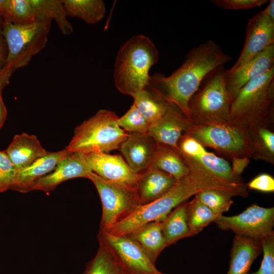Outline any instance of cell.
Returning a JSON list of instances; mask_svg holds the SVG:
<instances>
[{
  "instance_id": "cell-1",
  "label": "cell",
  "mask_w": 274,
  "mask_h": 274,
  "mask_svg": "<svg viewBox=\"0 0 274 274\" xmlns=\"http://www.w3.org/2000/svg\"><path fill=\"white\" fill-rule=\"evenodd\" d=\"M231 60L218 44L209 40L189 50L183 63L170 76H150L148 86L161 93L190 120L188 104L203 79Z\"/></svg>"
},
{
  "instance_id": "cell-2",
  "label": "cell",
  "mask_w": 274,
  "mask_h": 274,
  "mask_svg": "<svg viewBox=\"0 0 274 274\" xmlns=\"http://www.w3.org/2000/svg\"><path fill=\"white\" fill-rule=\"evenodd\" d=\"M158 59V51L149 38L138 35L129 39L121 46L116 58L113 77L117 89L131 96L146 88L150 70Z\"/></svg>"
},
{
  "instance_id": "cell-3",
  "label": "cell",
  "mask_w": 274,
  "mask_h": 274,
  "mask_svg": "<svg viewBox=\"0 0 274 274\" xmlns=\"http://www.w3.org/2000/svg\"><path fill=\"white\" fill-rule=\"evenodd\" d=\"M274 66L247 83L232 100L229 122L244 129L272 121Z\"/></svg>"
},
{
  "instance_id": "cell-4",
  "label": "cell",
  "mask_w": 274,
  "mask_h": 274,
  "mask_svg": "<svg viewBox=\"0 0 274 274\" xmlns=\"http://www.w3.org/2000/svg\"><path fill=\"white\" fill-rule=\"evenodd\" d=\"M113 111L101 109L79 125L65 148L69 153H107L119 149L128 133L118 124Z\"/></svg>"
},
{
  "instance_id": "cell-5",
  "label": "cell",
  "mask_w": 274,
  "mask_h": 274,
  "mask_svg": "<svg viewBox=\"0 0 274 274\" xmlns=\"http://www.w3.org/2000/svg\"><path fill=\"white\" fill-rule=\"evenodd\" d=\"M226 71L222 66L211 72L190 98L188 107L192 123L229 122L232 100L226 87Z\"/></svg>"
},
{
  "instance_id": "cell-6",
  "label": "cell",
  "mask_w": 274,
  "mask_h": 274,
  "mask_svg": "<svg viewBox=\"0 0 274 274\" xmlns=\"http://www.w3.org/2000/svg\"><path fill=\"white\" fill-rule=\"evenodd\" d=\"M198 191L188 176L184 177L160 198L139 206L125 218L102 230L113 235H124L147 223L162 221L174 209Z\"/></svg>"
},
{
  "instance_id": "cell-7",
  "label": "cell",
  "mask_w": 274,
  "mask_h": 274,
  "mask_svg": "<svg viewBox=\"0 0 274 274\" xmlns=\"http://www.w3.org/2000/svg\"><path fill=\"white\" fill-rule=\"evenodd\" d=\"M52 20L38 18L34 22L17 25L3 22L2 31L8 47L6 67L14 71L26 66L45 47Z\"/></svg>"
},
{
  "instance_id": "cell-8",
  "label": "cell",
  "mask_w": 274,
  "mask_h": 274,
  "mask_svg": "<svg viewBox=\"0 0 274 274\" xmlns=\"http://www.w3.org/2000/svg\"><path fill=\"white\" fill-rule=\"evenodd\" d=\"M184 133L227 157L249 158L246 130L231 123H192Z\"/></svg>"
},
{
  "instance_id": "cell-9",
  "label": "cell",
  "mask_w": 274,
  "mask_h": 274,
  "mask_svg": "<svg viewBox=\"0 0 274 274\" xmlns=\"http://www.w3.org/2000/svg\"><path fill=\"white\" fill-rule=\"evenodd\" d=\"M87 178L94 184L101 201L100 229L110 228L141 206L135 190L106 180L92 172L88 174Z\"/></svg>"
},
{
  "instance_id": "cell-10",
  "label": "cell",
  "mask_w": 274,
  "mask_h": 274,
  "mask_svg": "<svg viewBox=\"0 0 274 274\" xmlns=\"http://www.w3.org/2000/svg\"><path fill=\"white\" fill-rule=\"evenodd\" d=\"M97 237L115 256L124 274H166L157 268L142 248L128 235H115L99 229Z\"/></svg>"
},
{
  "instance_id": "cell-11",
  "label": "cell",
  "mask_w": 274,
  "mask_h": 274,
  "mask_svg": "<svg viewBox=\"0 0 274 274\" xmlns=\"http://www.w3.org/2000/svg\"><path fill=\"white\" fill-rule=\"evenodd\" d=\"M214 223L223 230L261 241L273 232L274 208L254 204L238 215H221Z\"/></svg>"
},
{
  "instance_id": "cell-12",
  "label": "cell",
  "mask_w": 274,
  "mask_h": 274,
  "mask_svg": "<svg viewBox=\"0 0 274 274\" xmlns=\"http://www.w3.org/2000/svg\"><path fill=\"white\" fill-rule=\"evenodd\" d=\"M92 172L101 178L136 191L140 174L133 172L122 156L107 153L83 154Z\"/></svg>"
},
{
  "instance_id": "cell-13",
  "label": "cell",
  "mask_w": 274,
  "mask_h": 274,
  "mask_svg": "<svg viewBox=\"0 0 274 274\" xmlns=\"http://www.w3.org/2000/svg\"><path fill=\"white\" fill-rule=\"evenodd\" d=\"M179 153L189 157L214 175L227 181L244 183L241 176L235 175L229 162L222 157L208 151L200 143L184 133L178 143Z\"/></svg>"
},
{
  "instance_id": "cell-14",
  "label": "cell",
  "mask_w": 274,
  "mask_h": 274,
  "mask_svg": "<svg viewBox=\"0 0 274 274\" xmlns=\"http://www.w3.org/2000/svg\"><path fill=\"white\" fill-rule=\"evenodd\" d=\"M272 45H274V23L261 11L249 20L243 50L230 69L238 67Z\"/></svg>"
},
{
  "instance_id": "cell-15",
  "label": "cell",
  "mask_w": 274,
  "mask_h": 274,
  "mask_svg": "<svg viewBox=\"0 0 274 274\" xmlns=\"http://www.w3.org/2000/svg\"><path fill=\"white\" fill-rule=\"evenodd\" d=\"M274 66V45L269 46L234 69L226 70V87L231 100L251 80Z\"/></svg>"
},
{
  "instance_id": "cell-16",
  "label": "cell",
  "mask_w": 274,
  "mask_h": 274,
  "mask_svg": "<svg viewBox=\"0 0 274 274\" xmlns=\"http://www.w3.org/2000/svg\"><path fill=\"white\" fill-rule=\"evenodd\" d=\"M192 124L179 108L170 103L163 117L150 125L147 133L156 143L168 146L178 151L180 139Z\"/></svg>"
},
{
  "instance_id": "cell-17",
  "label": "cell",
  "mask_w": 274,
  "mask_h": 274,
  "mask_svg": "<svg viewBox=\"0 0 274 274\" xmlns=\"http://www.w3.org/2000/svg\"><path fill=\"white\" fill-rule=\"evenodd\" d=\"M157 144L147 133H128L119 150L131 169L140 174L151 166Z\"/></svg>"
},
{
  "instance_id": "cell-18",
  "label": "cell",
  "mask_w": 274,
  "mask_h": 274,
  "mask_svg": "<svg viewBox=\"0 0 274 274\" xmlns=\"http://www.w3.org/2000/svg\"><path fill=\"white\" fill-rule=\"evenodd\" d=\"M90 172L92 170L85 161L83 154L68 153L53 171L37 182L31 191L49 192L66 180L76 178H87Z\"/></svg>"
},
{
  "instance_id": "cell-19",
  "label": "cell",
  "mask_w": 274,
  "mask_h": 274,
  "mask_svg": "<svg viewBox=\"0 0 274 274\" xmlns=\"http://www.w3.org/2000/svg\"><path fill=\"white\" fill-rule=\"evenodd\" d=\"M181 156L188 168V176L198 191L216 190L232 197H245L248 195L249 189L245 183H236L223 179L206 169L194 160L187 156Z\"/></svg>"
},
{
  "instance_id": "cell-20",
  "label": "cell",
  "mask_w": 274,
  "mask_h": 274,
  "mask_svg": "<svg viewBox=\"0 0 274 274\" xmlns=\"http://www.w3.org/2000/svg\"><path fill=\"white\" fill-rule=\"evenodd\" d=\"M68 153L65 148L57 152H49L28 166L19 170L11 190L21 193L31 191L37 182L53 171Z\"/></svg>"
},
{
  "instance_id": "cell-21",
  "label": "cell",
  "mask_w": 274,
  "mask_h": 274,
  "mask_svg": "<svg viewBox=\"0 0 274 274\" xmlns=\"http://www.w3.org/2000/svg\"><path fill=\"white\" fill-rule=\"evenodd\" d=\"M140 175L136 192L141 205L160 198L177 181L169 174L152 166Z\"/></svg>"
},
{
  "instance_id": "cell-22",
  "label": "cell",
  "mask_w": 274,
  "mask_h": 274,
  "mask_svg": "<svg viewBox=\"0 0 274 274\" xmlns=\"http://www.w3.org/2000/svg\"><path fill=\"white\" fill-rule=\"evenodd\" d=\"M5 151L18 170L28 166L49 152L43 147L36 135L25 132L15 135Z\"/></svg>"
},
{
  "instance_id": "cell-23",
  "label": "cell",
  "mask_w": 274,
  "mask_h": 274,
  "mask_svg": "<svg viewBox=\"0 0 274 274\" xmlns=\"http://www.w3.org/2000/svg\"><path fill=\"white\" fill-rule=\"evenodd\" d=\"M262 251L261 241L235 234L226 274H248L254 261Z\"/></svg>"
},
{
  "instance_id": "cell-24",
  "label": "cell",
  "mask_w": 274,
  "mask_h": 274,
  "mask_svg": "<svg viewBox=\"0 0 274 274\" xmlns=\"http://www.w3.org/2000/svg\"><path fill=\"white\" fill-rule=\"evenodd\" d=\"M270 121L260 123L246 129L249 158L274 164V132Z\"/></svg>"
},
{
  "instance_id": "cell-25",
  "label": "cell",
  "mask_w": 274,
  "mask_h": 274,
  "mask_svg": "<svg viewBox=\"0 0 274 274\" xmlns=\"http://www.w3.org/2000/svg\"><path fill=\"white\" fill-rule=\"evenodd\" d=\"M142 248L154 263L162 251L168 246L161 231V222L145 224L127 234Z\"/></svg>"
},
{
  "instance_id": "cell-26",
  "label": "cell",
  "mask_w": 274,
  "mask_h": 274,
  "mask_svg": "<svg viewBox=\"0 0 274 274\" xmlns=\"http://www.w3.org/2000/svg\"><path fill=\"white\" fill-rule=\"evenodd\" d=\"M131 96L133 104L150 125L163 117L170 105L161 93L149 86Z\"/></svg>"
},
{
  "instance_id": "cell-27",
  "label": "cell",
  "mask_w": 274,
  "mask_h": 274,
  "mask_svg": "<svg viewBox=\"0 0 274 274\" xmlns=\"http://www.w3.org/2000/svg\"><path fill=\"white\" fill-rule=\"evenodd\" d=\"M151 166L169 174L177 181L189 174L188 168L178 151L163 144H157Z\"/></svg>"
},
{
  "instance_id": "cell-28",
  "label": "cell",
  "mask_w": 274,
  "mask_h": 274,
  "mask_svg": "<svg viewBox=\"0 0 274 274\" xmlns=\"http://www.w3.org/2000/svg\"><path fill=\"white\" fill-rule=\"evenodd\" d=\"M185 201L178 206L161 222V231L168 246L181 238L190 237Z\"/></svg>"
},
{
  "instance_id": "cell-29",
  "label": "cell",
  "mask_w": 274,
  "mask_h": 274,
  "mask_svg": "<svg viewBox=\"0 0 274 274\" xmlns=\"http://www.w3.org/2000/svg\"><path fill=\"white\" fill-rule=\"evenodd\" d=\"M37 19L48 18L54 20L61 33L70 35L73 27L67 18V15L61 0H30Z\"/></svg>"
},
{
  "instance_id": "cell-30",
  "label": "cell",
  "mask_w": 274,
  "mask_h": 274,
  "mask_svg": "<svg viewBox=\"0 0 274 274\" xmlns=\"http://www.w3.org/2000/svg\"><path fill=\"white\" fill-rule=\"evenodd\" d=\"M67 16L83 20L89 24L100 21L106 11L104 2L101 0H63Z\"/></svg>"
},
{
  "instance_id": "cell-31",
  "label": "cell",
  "mask_w": 274,
  "mask_h": 274,
  "mask_svg": "<svg viewBox=\"0 0 274 274\" xmlns=\"http://www.w3.org/2000/svg\"><path fill=\"white\" fill-rule=\"evenodd\" d=\"M94 257L86 265L81 274H124L119 262L105 244L98 241Z\"/></svg>"
},
{
  "instance_id": "cell-32",
  "label": "cell",
  "mask_w": 274,
  "mask_h": 274,
  "mask_svg": "<svg viewBox=\"0 0 274 274\" xmlns=\"http://www.w3.org/2000/svg\"><path fill=\"white\" fill-rule=\"evenodd\" d=\"M186 214L190 236L199 233L219 217L195 197L187 202Z\"/></svg>"
},
{
  "instance_id": "cell-33",
  "label": "cell",
  "mask_w": 274,
  "mask_h": 274,
  "mask_svg": "<svg viewBox=\"0 0 274 274\" xmlns=\"http://www.w3.org/2000/svg\"><path fill=\"white\" fill-rule=\"evenodd\" d=\"M37 18L30 0H9L4 21L17 25H26L34 22Z\"/></svg>"
},
{
  "instance_id": "cell-34",
  "label": "cell",
  "mask_w": 274,
  "mask_h": 274,
  "mask_svg": "<svg viewBox=\"0 0 274 274\" xmlns=\"http://www.w3.org/2000/svg\"><path fill=\"white\" fill-rule=\"evenodd\" d=\"M195 197L218 216L228 211L233 203L232 196L213 190L199 191Z\"/></svg>"
},
{
  "instance_id": "cell-35",
  "label": "cell",
  "mask_w": 274,
  "mask_h": 274,
  "mask_svg": "<svg viewBox=\"0 0 274 274\" xmlns=\"http://www.w3.org/2000/svg\"><path fill=\"white\" fill-rule=\"evenodd\" d=\"M119 126L127 133H146L150 124L132 104L129 109L117 120Z\"/></svg>"
},
{
  "instance_id": "cell-36",
  "label": "cell",
  "mask_w": 274,
  "mask_h": 274,
  "mask_svg": "<svg viewBox=\"0 0 274 274\" xmlns=\"http://www.w3.org/2000/svg\"><path fill=\"white\" fill-rule=\"evenodd\" d=\"M18 172L5 150L0 151V193L12 189Z\"/></svg>"
},
{
  "instance_id": "cell-37",
  "label": "cell",
  "mask_w": 274,
  "mask_h": 274,
  "mask_svg": "<svg viewBox=\"0 0 274 274\" xmlns=\"http://www.w3.org/2000/svg\"><path fill=\"white\" fill-rule=\"evenodd\" d=\"M263 253L259 268L248 274H274V231L261 239Z\"/></svg>"
},
{
  "instance_id": "cell-38",
  "label": "cell",
  "mask_w": 274,
  "mask_h": 274,
  "mask_svg": "<svg viewBox=\"0 0 274 274\" xmlns=\"http://www.w3.org/2000/svg\"><path fill=\"white\" fill-rule=\"evenodd\" d=\"M211 3L224 10H246L259 7L267 3V0H212Z\"/></svg>"
},
{
  "instance_id": "cell-39",
  "label": "cell",
  "mask_w": 274,
  "mask_h": 274,
  "mask_svg": "<svg viewBox=\"0 0 274 274\" xmlns=\"http://www.w3.org/2000/svg\"><path fill=\"white\" fill-rule=\"evenodd\" d=\"M248 189H252L262 192L274 191V178L266 173L260 174L255 177L247 184Z\"/></svg>"
},
{
  "instance_id": "cell-40",
  "label": "cell",
  "mask_w": 274,
  "mask_h": 274,
  "mask_svg": "<svg viewBox=\"0 0 274 274\" xmlns=\"http://www.w3.org/2000/svg\"><path fill=\"white\" fill-rule=\"evenodd\" d=\"M232 159L231 169L233 174L237 176H241L245 168L250 162L247 157H234Z\"/></svg>"
},
{
  "instance_id": "cell-41",
  "label": "cell",
  "mask_w": 274,
  "mask_h": 274,
  "mask_svg": "<svg viewBox=\"0 0 274 274\" xmlns=\"http://www.w3.org/2000/svg\"><path fill=\"white\" fill-rule=\"evenodd\" d=\"M2 28V25L0 26V72L6 66L8 57V47Z\"/></svg>"
},
{
  "instance_id": "cell-42",
  "label": "cell",
  "mask_w": 274,
  "mask_h": 274,
  "mask_svg": "<svg viewBox=\"0 0 274 274\" xmlns=\"http://www.w3.org/2000/svg\"><path fill=\"white\" fill-rule=\"evenodd\" d=\"M14 72L12 68L6 66L0 72V90L9 83L10 78Z\"/></svg>"
},
{
  "instance_id": "cell-43",
  "label": "cell",
  "mask_w": 274,
  "mask_h": 274,
  "mask_svg": "<svg viewBox=\"0 0 274 274\" xmlns=\"http://www.w3.org/2000/svg\"><path fill=\"white\" fill-rule=\"evenodd\" d=\"M2 90H0V129L4 124L7 116V111L3 101Z\"/></svg>"
},
{
  "instance_id": "cell-44",
  "label": "cell",
  "mask_w": 274,
  "mask_h": 274,
  "mask_svg": "<svg viewBox=\"0 0 274 274\" xmlns=\"http://www.w3.org/2000/svg\"><path fill=\"white\" fill-rule=\"evenodd\" d=\"M262 11L267 18L274 23V1L270 0L268 6Z\"/></svg>"
},
{
  "instance_id": "cell-45",
  "label": "cell",
  "mask_w": 274,
  "mask_h": 274,
  "mask_svg": "<svg viewBox=\"0 0 274 274\" xmlns=\"http://www.w3.org/2000/svg\"><path fill=\"white\" fill-rule=\"evenodd\" d=\"M9 5V0H0V16L3 19L7 14Z\"/></svg>"
},
{
  "instance_id": "cell-46",
  "label": "cell",
  "mask_w": 274,
  "mask_h": 274,
  "mask_svg": "<svg viewBox=\"0 0 274 274\" xmlns=\"http://www.w3.org/2000/svg\"><path fill=\"white\" fill-rule=\"evenodd\" d=\"M3 22H4V20L3 18L0 16V26L3 25Z\"/></svg>"
}]
</instances>
